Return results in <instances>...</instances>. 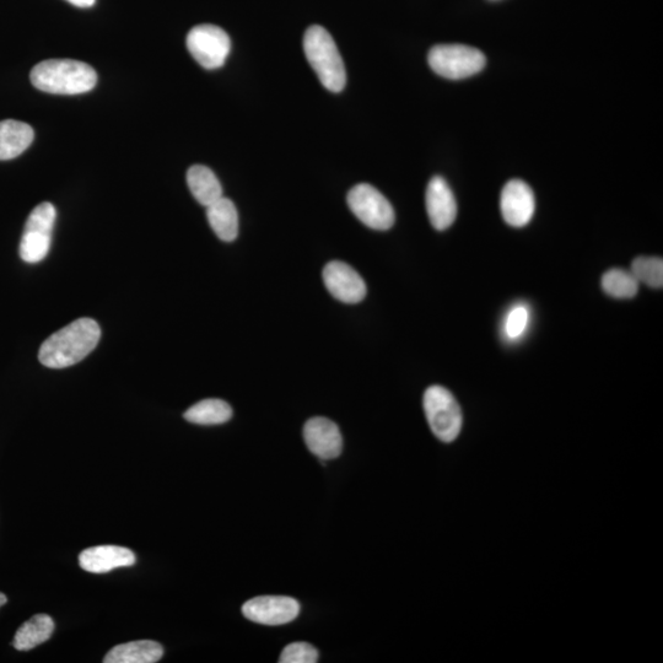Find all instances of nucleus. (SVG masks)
<instances>
[{
	"label": "nucleus",
	"mask_w": 663,
	"mask_h": 663,
	"mask_svg": "<svg viewBox=\"0 0 663 663\" xmlns=\"http://www.w3.org/2000/svg\"><path fill=\"white\" fill-rule=\"evenodd\" d=\"M100 338L101 330L96 321L79 318L43 342L39 359L46 368H69L88 357Z\"/></svg>",
	"instance_id": "1"
},
{
	"label": "nucleus",
	"mask_w": 663,
	"mask_h": 663,
	"mask_svg": "<svg viewBox=\"0 0 663 663\" xmlns=\"http://www.w3.org/2000/svg\"><path fill=\"white\" fill-rule=\"evenodd\" d=\"M32 85L43 93L79 95L89 93L97 83L95 69L74 59H48L31 70Z\"/></svg>",
	"instance_id": "2"
},
{
	"label": "nucleus",
	"mask_w": 663,
	"mask_h": 663,
	"mask_svg": "<svg viewBox=\"0 0 663 663\" xmlns=\"http://www.w3.org/2000/svg\"><path fill=\"white\" fill-rule=\"evenodd\" d=\"M304 51L321 84L332 93H341L346 88L347 72L330 32L320 25L310 26L304 36Z\"/></svg>",
	"instance_id": "3"
},
{
	"label": "nucleus",
	"mask_w": 663,
	"mask_h": 663,
	"mask_svg": "<svg viewBox=\"0 0 663 663\" xmlns=\"http://www.w3.org/2000/svg\"><path fill=\"white\" fill-rule=\"evenodd\" d=\"M423 406L436 438L442 442L455 441L461 433L463 415L454 395L445 387L431 386L424 393Z\"/></svg>",
	"instance_id": "4"
},
{
	"label": "nucleus",
	"mask_w": 663,
	"mask_h": 663,
	"mask_svg": "<svg viewBox=\"0 0 663 663\" xmlns=\"http://www.w3.org/2000/svg\"><path fill=\"white\" fill-rule=\"evenodd\" d=\"M431 69L442 78L461 80L476 75L487 64L484 53L466 45H438L428 56Z\"/></svg>",
	"instance_id": "5"
},
{
	"label": "nucleus",
	"mask_w": 663,
	"mask_h": 663,
	"mask_svg": "<svg viewBox=\"0 0 663 663\" xmlns=\"http://www.w3.org/2000/svg\"><path fill=\"white\" fill-rule=\"evenodd\" d=\"M56 218L57 210L51 203L43 202L32 210L21 237V260L31 264L45 260L51 249Z\"/></svg>",
	"instance_id": "6"
},
{
	"label": "nucleus",
	"mask_w": 663,
	"mask_h": 663,
	"mask_svg": "<svg viewBox=\"0 0 663 663\" xmlns=\"http://www.w3.org/2000/svg\"><path fill=\"white\" fill-rule=\"evenodd\" d=\"M348 206L361 223L385 231L395 224V210L381 192L368 183H360L348 193Z\"/></svg>",
	"instance_id": "7"
},
{
	"label": "nucleus",
	"mask_w": 663,
	"mask_h": 663,
	"mask_svg": "<svg viewBox=\"0 0 663 663\" xmlns=\"http://www.w3.org/2000/svg\"><path fill=\"white\" fill-rule=\"evenodd\" d=\"M187 48L203 68L212 70L224 66L231 50V40L217 25L194 26L187 35Z\"/></svg>",
	"instance_id": "8"
},
{
	"label": "nucleus",
	"mask_w": 663,
	"mask_h": 663,
	"mask_svg": "<svg viewBox=\"0 0 663 663\" xmlns=\"http://www.w3.org/2000/svg\"><path fill=\"white\" fill-rule=\"evenodd\" d=\"M300 613V603L284 596L252 598L242 606V614L251 622L263 625H283L293 622Z\"/></svg>",
	"instance_id": "9"
},
{
	"label": "nucleus",
	"mask_w": 663,
	"mask_h": 663,
	"mask_svg": "<svg viewBox=\"0 0 663 663\" xmlns=\"http://www.w3.org/2000/svg\"><path fill=\"white\" fill-rule=\"evenodd\" d=\"M323 282L334 299L344 304H358L365 299L366 284L347 263L333 261L323 269Z\"/></svg>",
	"instance_id": "10"
},
{
	"label": "nucleus",
	"mask_w": 663,
	"mask_h": 663,
	"mask_svg": "<svg viewBox=\"0 0 663 663\" xmlns=\"http://www.w3.org/2000/svg\"><path fill=\"white\" fill-rule=\"evenodd\" d=\"M500 209L506 223L514 228H522L530 223L535 214V194L526 182L511 180L501 192Z\"/></svg>",
	"instance_id": "11"
},
{
	"label": "nucleus",
	"mask_w": 663,
	"mask_h": 663,
	"mask_svg": "<svg viewBox=\"0 0 663 663\" xmlns=\"http://www.w3.org/2000/svg\"><path fill=\"white\" fill-rule=\"evenodd\" d=\"M304 439L307 449L325 462L341 456L343 438L338 425L322 417L307 420L304 427Z\"/></svg>",
	"instance_id": "12"
},
{
	"label": "nucleus",
	"mask_w": 663,
	"mask_h": 663,
	"mask_svg": "<svg viewBox=\"0 0 663 663\" xmlns=\"http://www.w3.org/2000/svg\"><path fill=\"white\" fill-rule=\"evenodd\" d=\"M425 202H427L430 223L436 230L444 231L455 223L457 217L456 198L449 183L441 176H435L430 180Z\"/></svg>",
	"instance_id": "13"
},
{
	"label": "nucleus",
	"mask_w": 663,
	"mask_h": 663,
	"mask_svg": "<svg viewBox=\"0 0 663 663\" xmlns=\"http://www.w3.org/2000/svg\"><path fill=\"white\" fill-rule=\"evenodd\" d=\"M79 564L80 568L88 573L104 574L118 568L133 567L136 564V554L125 547H93L80 553Z\"/></svg>",
	"instance_id": "14"
},
{
	"label": "nucleus",
	"mask_w": 663,
	"mask_h": 663,
	"mask_svg": "<svg viewBox=\"0 0 663 663\" xmlns=\"http://www.w3.org/2000/svg\"><path fill=\"white\" fill-rule=\"evenodd\" d=\"M34 129L28 123L7 120L0 122V160L18 158L34 142Z\"/></svg>",
	"instance_id": "15"
},
{
	"label": "nucleus",
	"mask_w": 663,
	"mask_h": 663,
	"mask_svg": "<svg viewBox=\"0 0 663 663\" xmlns=\"http://www.w3.org/2000/svg\"><path fill=\"white\" fill-rule=\"evenodd\" d=\"M164 648L153 640L132 641L109 651L105 663H155L163 659Z\"/></svg>",
	"instance_id": "16"
},
{
	"label": "nucleus",
	"mask_w": 663,
	"mask_h": 663,
	"mask_svg": "<svg viewBox=\"0 0 663 663\" xmlns=\"http://www.w3.org/2000/svg\"><path fill=\"white\" fill-rule=\"evenodd\" d=\"M210 228L221 241L233 242L239 235V214L235 204L228 198L221 197L207 207Z\"/></svg>",
	"instance_id": "17"
},
{
	"label": "nucleus",
	"mask_w": 663,
	"mask_h": 663,
	"mask_svg": "<svg viewBox=\"0 0 663 663\" xmlns=\"http://www.w3.org/2000/svg\"><path fill=\"white\" fill-rule=\"evenodd\" d=\"M187 183L192 196L204 207H209L223 197V187L218 177L207 166H192L187 172Z\"/></svg>",
	"instance_id": "18"
},
{
	"label": "nucleus",
	"mask_w": 663,
	"mask_h": 663,
	"mask_svg": "<svg viewBox=\"0 0 663 663\" xmlns=\"http://www.w3.org/2000/svg\"><path fill=\"white\" fill-rule=\"evenodd\" d=\"M55 632V622L47 614H36L28 622L21 625L14 638V648L29 651L46 643Z\"/></svg>",
	"instance_id": "19"
},
{
	"label": "nucleus",
	"mask_w": 663,
	"mask_h": 663,
	"mask_svg": "<svg viewBox=\"0 0 663 663\" xmlns=\"http://www.w3.org/2000/svg\"><path fill=\"white\" fill-rule=\"evenodd\" d=\"M183 417L193 424L219 425L233 418V408L225 401L212 398L194 404Z\"/></svg>",
	"instance_id": "20"
},
{
	"label": "nucleus",
	"mask_w": 663,
	"mask_h": 663,
	"mask_svg": "<svg viewBox=\"0 0 663 663\" xmlns=\"http://www.w3.org/2000/svg\"><path fill=\"white\" fill-rule=\"evenodd\" d=\"M602 289L614 299H632L639 291V282L630 271L614 268L603 274Z\"/></svg>",
	"instance_id": "21"
},
{
	"label": "nucleus",
	"mask_w": 663,
	"mask_h": 663,
	"mask_svg": "<svg viewBox=\"0 0 663 663\" xmlns=\"http://www.w3.org/2000/svg\"><path fill=\"white\" fill-rule=\"evenodd\" d=\"M633 276L650 288L663 287V261L659 257H638L632 263Z\"/></svg>",
	"instance_id": "22"
},
{
	"label": "nucleus",
	"mask_w": 663,
	"mask_h": 663,
	"mask_svg": "<svg viewBox=\"0 0 663 663\" xmlns=\"http://www.w3.org/2000/svg\"><path fill=\"white\" fill-rule=\"evenodd\" d=\"M528 322H530V309L525 304H517L508 312L505 318L504 334L509 341H517L524 336Z\"/></svg>",
	"instance_id": "23"
},
{
	"label": "nucleus",
	"mask_w": 663,
	"mask_h": 663,
	"mask_svg": "<svg viewBox=\"0 0 663 663\" xmlns=\"http://www.w3.org/2000/svg\"><path fill=\"white\" fill-rule=\"evenodd\" d=\"M318 651L307 643H293L287 646L280 655V663H316Z\"/></svg>",
	"instance_id": "24"
},
{
	"label": "nucleus",
	"mask_w": 663,
	"mask_h": 663,
	"mask_svg": "<svg viewBox=\"0 0 663 663\" xmlns=\"http://www.w3.org/2000/svg\"><path fill=\"white\" fill-rule=\"evenodd\" d=\"M67 2L78 8H91L95 5L96 0H67Z\"/></svg>",
	"instance_id": "25"
},
{
	"label": "nucleus",
	"mask_w": 663,
	"mask_h": 663,
	"mask_svg": "<svg viewBox=\"0 0 663 663\" xmlns=\"http://www.w3.org/2000/svg\"><path fill=\"white\" fill-rule=\"evenodd\" d=\"M7 602H8L7 596H5L4 594H2V592H0V607H3Z\"/></svg>",
	"instance_id": "26"
}]
</instances>
